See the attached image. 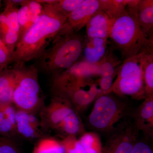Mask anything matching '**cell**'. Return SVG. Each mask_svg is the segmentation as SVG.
I'll return each instance as SVG.
<instances>
[{
	"mask_svg": "<svg viewBox=\"0 0 153 153\" xmlns=\"http://www.w3.org/2000/svg\"><path fill=\"white\" fill-rule=\"evenodd\" d=\"M0 153H21L18 146L10 138L0 136Z\"/></svg>",
	"mask_w": 153,
	"mask_h": 153,
	"instance_id": "28",
	"label": "cell"
},
{
	"mask_svg": "<svg viewBox=\"0 0 153 153\" xmlns=\"http://www.w3.org/2000/svg\"><path fill=\"white\" fill-rule=\"evenodd\" d=\"M137 4L127 1L126 8L111 19L109 38L123 60L153 52V41L146 37L137 21L134 10Z\"/></svg>",
	"mask_w": 153,
	"mask_h": 153,
	"instance_id": "2",
	"label": "cell"
},
{
	"mask_svg": "<svg viewBox=\"0 0 153 153\" xmlns=\"http://www.w3.org/2000/svg\"><path fill=\"white\" fill-rule=\"evenodd\" d=\"M42 5L39 19L22 35L15 48L12 60L14 65H25L40 57L63 27L67 17L49 4Z\"/></svg>",
	"mask_w": 153,
	"mask_h": 153,
	"instance_id": "1",
	"label": "cell"
},
{
	"mask_svg": "<svg viewBox=\"0 0 153 153\" xmlns=\"http://www.w3.org/2000/svg\"><path fill=\"white\" fill-rule=\"evenodd\" d=\"M3 70V69H2L1 68H0V73H1V71H2Z\"/></svg>",
	"mask_w": 153,
	"mask_h": 153,
	"instance_id": "32",
	"label": "cell"
},
{
	"mask_svg": "<svg viewBox=\"0 0 153 153\" xmlns=\"http://www.w3.org/2000/svg\"><path fill=\"white\" fill-rule=\"evenodd\" d=\"M28 0H25L19 9L18 12V21L20 30V38L27 30L32 26L30 20V15L27 5Z\"/></svg>",
	"mask_w": 153,
	"mask_h": 153,
	"instance_id": "25",
	"label": "cell"
},
{
	"mask_svg": "<svg viewBox=\"0 0 153 153\" xmlns=\"http://www.w3.org/2000/svg\"><path fill=\"white\" fill-rule=\"evenodd\" d=\"M13 104H0V136L10 138L17 134L16 108Z\"/></svg>",
	"mask_w": 153,
	"mask_h": 153,
	"instance_id": "17",
	"label": "cell"
},
{
	"mask_svg": "<svg viewBox=\"0 0 153 153\" xmlns=\"http://www.w3.org/2000/svg\"><path fill=\"white\" fill-rule=\"evenodd\" d=\"M140 133L131 117L127 118L108 134L102 153H131Z\"/></svg>",
	"mask_w": 153,
	"mask_h": 153,
	"instance_id": "9",
	"label": "cell"
},
{
	"mask_svg": "<svg viewBox=\"0 0 153 153\" xmlns=\"http://www.w3.org/2000/svg\"><path fill=\"white\" fill-rule=\"evenodd\" d=\"M83 0H55L49 4L57 12L67 17L83 1Z\"/></svg>",
	"mask_w": 153,
	"mask_h": 153,
	"instance_id": "24",
	"label": "cell"
},
{
	"mask_svg": "<svg viewBox=\"0 0 153 153\" xmlns=\"http://www.w3.org/2000/svg\"><path fill=\"white\" fill-rule=\"evenodd\" d=\"M146 53H141L124 60L118 69L113 84L112 93L125 99L130 97L142 100L146 98L143 71Z\"/></svg>",
	"mask_w": 153,
	"mask_h": 153,
	"instance_id": "6",
	"label": "cell"
},
{
	"mask_svg": "<svg viewBox=\"0 0 153 153\" xmlns=\"http://www.w3.org/2000/svg\"><path fill=\"white\" fill-rule=\"evenodd\" d=\"M152 140L145 137L140 138V137L135 143L131 153H153Z\"/></svg>",
	"mask_w": 153,
	"mask_h": 153,
	"instance_id": "27",
	"label": "cell"
},
{
	"mask_svg": "<svg viewBox=\"0 0 153 153\" xmlns=\"http://www.w3.org/2000/svg\"><path fill=\"white\" fill-rule=\"evenodd\" d=\"M84 39L78 33L55 37L51 46L36 59V66L52 76L68 69L79 61Z\"/></svg>",
	"mask_w": 153,
	"mask_h": 153,
	"instance_id": "3",
	"label": "cell"
},
{
	"mask_svg": "<svg viewBox=\"0 0 153 153\" xmlns=\"http://www.w3.org/2000/svg\"><path fill=\"white\" fill-rule=\"evenodd\" d=\"M121 63V61L119 60L112 51H107L104 57L97 64L98 77L117 75Z\"/></svg>",
	"mask_w": 153,
	"mask_h": 153,
	"instance_id": "19",
	"label": "cell"
},
{
	"mask_svg": "<svg viewBox=\"0 0 153 153\" xmlns=\"http://www.w3.org/2000/svg\"><path fill=\"white\" fill-rule=\"evenodd\" d=\"M98 76V65L79 60L68 69L52 76V87Z\"/></svg>",
	"mask_w": 153,
	"mask_h": 153,
	"instance_id": "11",
	"label": "cell"
},
{
	"mask_svg": "<svg viewBox=\"0 0 153 153\" xmlns=\"http://www.w3.org/2000/svg\"><path fill=\"white\" fill-rule=\"evenodd\" d=\"M78 140L86 153H102L103 146L97 132L85 131L79 136Z\"/></svg>",
	"mask_w": 153,
	"mask_h": 153,
	"instance_id": "20",
	"label": "cell"
},
{
	"mask_svg": "<svg viewBox=\"0 0 153 153\" xmlns=\"http://www.w3.org/2000/svg\"><path fill=\"white\" fill-rule=\"evenodd\" d=\"M53 94L68 100L78 112L85 110L100 96L103 94L94 78L52 88Z\"/></svg>",
	"mask_w": 153,
	"mask_h": 153,
	"instance_id": "8",
	"label": "cell"
},
{
	"mask_svg": "<svg viewBox=\"0 0 153 153\" xmlns=\"http://www.w3.org/2000/svg\"><path fill=\"white\" fill-rule=\"evenodd\" d=\"M16 85L13 104L17 109L33 112L41 102L38 69L36 65H14Z\"/></svg>",
	"mask_w": 153,
	"mask_h": 153,
	"instance_id": "7",
	"label": "cell"
},
{
	"mask_svg": "<svg viewBox=\"0 0 153 153\" xmlns=\"http://www.w3.org/2000/svg\"><path fill=\"white\" fill-rule=\"evenodd\" d=\"M27 5L30 11V20L33 25L38 21L43 12V5L38 2L36 0H28Z\"/></svg>",
	"mask_w": 153,
	"mask_h": 153,
	"instance_id": "29",
	"label": "cell"
},
{
	"mask_svg": "<svg viewBox=\"0 0 153 153\" xmlns=\"http://www.w3.org/2000/svg\"><path fill=\"white\" fill-rule=\"evenodd\" d=\"M134 10L143 33L148 39L153 41V0H139Z\"/></svg>",
	"mask_w": 153,
	"mask_h": 153,
	"instance_id": "16",
	"label": "cell"
},
{
	"mask_svg": "<svg viewBox=\"0 0 153 153\" xmlns=\"http://www.w3.org/2000/svg\"><path fill=\"white\" fill-rule=\"evenodd\" d=\"M108 40L85 36L79 60L91 64H98L107 52Z\"/></svg>",
	"mask_w": 153,
	"mask_h": 153,
	"instance_id": "14",
	"label": "cell"
},
{
	"mask_svg": "<svg viewBox=\"0 0 153 153\" xmlns=\"http://www.w3.org/2000/svg\"><path fill=\"white\" fill-rule=\"evenodd\" d=\"M116 76V75L102 76L97 80L99 87L103 94L112 93L114 79Z\"/></svg>",
	"mask_w": 153,
	"mask_h": 153,
	"instance_id": "31",
	"label": "cell"
},
{
	"mask_svg": "<svg viewBox=\"0 0 153 153\" xmlns=\"http://www.w3.org/2000/svg\"><path fill=\"white\" fill-rule=\"evenodd\" d=\"M100 7V0H83L66 18L63 27L56 37L78 33L85 27L94 14L99 10Z\"/></svg>",
	"mask_w": 153,
	"mask_h": 153,
	"instance_id": "10",
	"label": "cell"
},
{
	"mask_svg": "<svg viewBox=\"0 0 153 153\" xmlns=\"http://www.w3.org/2000/svg\"><path fill=\"white\" fill-rule=\"evenodd\" d=\"M111 19L104 11L96 12L88 22L86 27V37L108 40L109 38Z\"/></svg>",
	"mask_w": 153,
	"mask_h": 153,
	"instance_id": "15",
	"label": "cell"
},
{
	"mask_svg": "<svg viewBox=\"0 0 153 153\" xmlns=\"http://www.w3.org/2000/svg\"><path fill=\"white\" fill-rule=\"evenodd\" d=\"M40 120L44 131H55L62 138L85 132L79 113L68 100L55 94L41 110Z\"/></svg>",
	"mask_w": 153,
	"mask_h": 153,
	"instance_id": "4",
	"label": "cell"
},
{
	"mask_svg": "<svg viewBox=\"0 0 153 153\" xmlns=\"http://www.w3.org/2000/svg\"><path fill=\"white\" fill-rule=\"evenodd\" d=\"M131 117L144 137L149 139L153 138V96L147 97L137 108L133 110Z\"/></svg>",
	"mask_w": 153,
	"mask_h": 153,
	"instance_id": "13",
	"label": "cell"
},
{
	"mask_svg": "<svg viewBox=\"0 0 153 153\" xmlns=\"http://www.w3.org/2000/svg\"><path fill=\"white\" fill-rule=\"evenodd\" d=\"M100 10L104 11L111 19L126 8L127 0H100Z\"/></svg>",
	"mask_w": 153,
	"mask_h": 153,
	"instance_id": "23",
	"label": "cell"
},
{
	"mask_svg": "<svg viewBox=\"0 0 153 153\" xmlns=\"http://www.w3.org/2000/svg\"><path fill=\"white\" fill-rule=\"evenodd\" d=\"M16 76L13 69H4L0 73V104H13Z\"/></svg>",
	"mask_w": 153,
	"mask_h": 153,
	"instance_id": "18",
	"label": "cell"
},
{
	"mask_svg": "<svg viewBox=\"0 0 153 153\" xmlns=\"http://www.w3.org/2000/svg\"><path fill=\"white\" fill-rule=\"evenodd\" d=\"M16 123L17 134L26 139L38 138L44 131L40 120L33 112L16 108Z\"/></svg>",
	"mask_w": 153,
	"mask_h": 153,
	"instance_id": "12",
	"label": "cell"
},
{
	"mask_svg": "<svg viewBox=\"0 0 153 153\" xmlns=\"http://www.w3.org/2000/svg\"><path fill=\"white\" fill-rule=\"evenodd\" d=\"M146 97L153 96V52L145 54L143 66Z\"/></svg>",
	"mask_w": 153,
	"mask_h": 153,
	"instance_id": "21",
	"label": "cell"
},
{
	"mask_svg": "<svg viewBox=\"0 0 153 153\" xmlns=\"http://www.w3.org/2000/svg\"><path fill=\"white\" fill-rule=\"evenodd\" d=\"M12 54L4 43L0 39V68L3 70L12 63Z\"/></svg>",
	"mask_w": 153,
	"mask_h": 153,
	"instance_id": "30",
	"label": "cell"
},
{
	"mask_svg": "<svg viewBox=\"0 0 153 153\" xmlns=\"http://www.w3.org/2000/svg\"><path fill=\"white\" fill-rule=\"evenodd\" d=\"M65 153H86L77 137L68 136L60 141Z\"/></svg>",
	"mask_w": 153,
	"mask_h": 153,
	"instance_id": "26",
	"label": "cell"
},
{
	"mask_svg": "<svg viewBox=\"0 0 153 153\" xmlns=\"http://www.w3.org/2000/svg\"><path fill=\"white\" fill-rule=\"evenodd\" d=\"M33 153H65L60 141L52 137H44L39 140Z\"/></svg>",
	"mask_w": 153,
	"mask_h": 153,
	"instance_id": "22",
	"label": "cell"
},
{
	"mask_svg": "<svg viewBox=\"0 0 153 153\" xmlns=\"http://www.w3.org/2000/svg\"><path fill=\"white\" fill-rule=\"evenodd\" d=\"M94 102L88 123L96 132L108 134L120 123L131 117L133 111L127 99L111 93L100 96Z\"/></svg>",
	"mask_w": 153,
	"mask_h": 153,
	"instance_id": "5",
	"label": "cell"
}]
</instances>
